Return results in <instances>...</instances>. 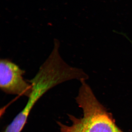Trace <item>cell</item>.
<instances>
[{
    "instance_id": "cell-1",
    "label": "cell",
    "mask_w": 132,
    "mask_h": 132,
    "mask_svg": "<svg viewBox=\"0 0 132 132\" xmlns=\"http://www.w3.org/2000/svg\"><path fill=\"white\" fill-rule=\"evenodd\" d=\"M81 85L76 103L82 110V117L68 114L71 125L57 121L60 132H124L116 125L112 114L97 100L91 88L85 80Z\"/></svg>"
},
{
    "instance_id": "cell-2",
    "label": "cell",
    "mask_w": 132,
    "mask_h": 132,
    "mask_svg": "<svg viewBox=\"0 0 132 132\" xmlns=\"http://www.w3.org/2000/svg\"><path fill=\"white\" fill-rule=\"evenodd\" d=\"M25 72L7 59L0 60V88L7 94L24 96L28 98L32 85L23 77Z\"/></svg>"
}]
</instances>
